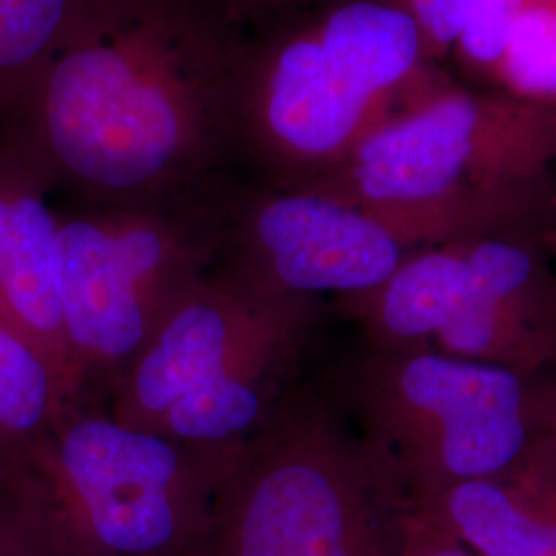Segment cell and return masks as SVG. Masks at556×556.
Masks as SVG:
<instances>
[{"mask_svg":"<svg viewBox=\"0 0 556 556\" xmlns=\"http://www.w3.org/2000/svg\"><path fill=\"white\" fill-rule=\"evenodd\" d=\"M62 402L59 379L40 351L0 324V433L41 438L56 422Z\"/></svg>","mask_w":556,"mask_h":556,"instance_id":"14","label":"cell"},{"mask_svg":"<svg viewBox=\"0 0 556 556\" xmlns=\"http://www.w3.org/2000/svg\"><path fill=\"white\" fill-rule=\"evenodd\" d=\"M227 233L233 273L295 298L365 293L392 277L413 252L369 213L293 186L252 194Z\"/></svg>","mask_w":556,"mask_h":556,"instance_id":"10","label":"cell"},{"mask_svg":"<svg viewBox=\"0 0 556 556\" xmlns=\"http://www.w3.org/2000/svg\"><path fill=\"white\" fill-rule=\"evenodd\" d=\"M544 238L514 229L420 248L379 287L338 303L369 346L538 376L556 369V268Z\"/></svg>","mask_w":556,"mask_h":556,"instance_id":"8","label":"cell"},{"mask_svg":"<svg viewBox=\"0 0 556 556\" xmlns=\"http://www.w3.org/2000/svg\"><path fill=\"white\" fill-rule=\"evenodd\" d=\"M0 556H71L40 509L21 493L0 501Z\"/></svg>","mask_w":556,"mask_h":556,"instance_id":"17","label":"cell"},{"mask_svg":"<svg viewBox=\"0 0 556 556\" xmlns=\"http://www.w3.org/2000/svg\"><path fill=\"white\" fill-rule=\"evenodd\" d=\"M542 425L556 450V369L544 371L542 381Z\"/></svg>","mask_w":556,"mask_h":556,"instance_id":"20","label":"cell"},{"mask_svg":"<svg viewBox=\"0 0 556 556\" xmlns=\"http://www.w3.org/2000/svg\"><path fill=\"white\" fill-rule=\"evenodd\" d=\"M41 181L0 149V324L31 342L73 396L59 295V225Z\"/></svg>","mask_w":556,"mask_h":556,"instance_id":"11","label":"cell"},{"mask_svg":"<svg viewBox=\"0 0 556 556\" xmlns=\"http://www.w3.org/2000/svg\"><path fill=\"white\" fill-rule=\"evenodd\" d=\"M413 509L332 397L287 392L231 459L200 556H397Z\"/></svg>","mask_w":556,"mask_h":556,"instance_id":"3","label":"cell"},{"mask_svg":"<svg viewBox=\"0 0 556 556\" xmlns=\"http://www.w3.org/2000/svg\"><path fill=\"white\" fill-rule=\"evenodd\" d=\"M553 163L556 103L466 87L435 68L344 160L291 186L357 206L415 252L480 233L548 231Z\"/></svg>","mask_w":556,"mask_h":556,"instance_id":"2","label":"cell"},{"mask_svg":"<svg viewBox=\"0 0 556 556\" xmlns=\"http://www.w3.org/2000/svg\"><path fill=\"white\" fill-rule=\"evenodd\" d=\"M544 374L367 346L328 396L390 459L413 505L509 468L540 435Z\"/></svg>","mask_w":556,"mask_h":556,"instance_id":"6","label":"cell"},{"mask_svg":"<svg viewBox=\"0 0 556 556\" xmlns=\"http://www.w3.org/2000/svg\"><path fill=\"white\" fill-rule=\"evenodd\" d=\"M236 452L80 413L41 435L23 495L71 556H200Z\"/></svg>","mask_w":556,"mask_h":556,"instance_id":"7","label":"cell"},{"mask_svg":"<svg viewBox=\"0 0 556 556\" xmlns=\"http://www.w3.org/2000/svg\"><path fill=\"white\" fill-rule=\"evenodd\" d=\"M495 91L556 103V0H523L509 23Z\"/></svg>","mask_w":556,"mask_h":556,"instance_id":"15","label":"cell"},{"mask_svg":"<svg viewBox=\"0 0 556 556\" xmlns=\"http://www.w3.org/2000/svg\"><path fill=\"white\" fill-rule=\"evenodd\" d=\"M480 556H556V450L546 429L516 462L415 507Z\"/></svg>","mask_w":556,"mask_h":556,"instance_id":"12","label":"cell"},{"mask_svg":"<svg viewBox=\"0 0 556 556\" xmlns=\"http://www.w3.org/2000/svg\"><path fill=\"white\" fill-rule=\"evenodd\" d=\"M397 556H480L447 532L433 517L413 509L404 526Z\"/></svg>","mask_w":556,"mask_h":556,"instance_id":"19","label":"cell"},{"mask_svg":"<svg viewBox=\"0 0 556 556\" xmlns=\"http://www.w3.org/2000/svg\"><path fill=\"white\" fill-rule=\"evenodd\" d=\"M319 309L233 270L200 277L119 376L112 415L190 447L238 450L289 392Z\"/></svg>","mask_w":556,"mask_h":556,"instance_id":"5","label":"cell"},{"mask_svg":"<svg viewBox=\"0 0 556 556\" xmlns=\"http://www.w3.org/2000/svg\"><path fill=\"white\" fill-rule=\"evenodd\" d=\"M243 56L197 0H80L2 149L91 206L192 194L236 147Z\"/></svg>","mask_w":556,"mask_h":556,"instance_id":"1","label":"cell"},{"mask_svg":"<svg viewBox=\"0 0 556 556\" xmlns=\"http://www.w3.org/2000/svg\"><path fill=\"white\" fill-rule=\"evenodd\" d=\"M546 248H548V252H551V256H553V262L556 264V192L555 197H553V220H551V227H548V231H546Z\"/></svg>","mask_w":556,"mask_h":556,"instance_id":"22","label":"cell"},{"mask_svg":"<svg viewBox=\"0 0 556 556\" xmlns=\"http://www.w3.org/2000/svg\"><path fill=\"white\" fill-rule=\"evenodd\" d=\"M80 0H0V119L27 93L77 15Z\"/></svg>","mask_w":556,"mask_h":556,"instance_id":"13","label":"cell"},{"mask_svg":"<svg viewBox=\"0 0 556 556\" xmlns=\"http://www.w3.org/2000/svg\"><path fill=\"white\" fill-rule=\"evenodd\" d=\"M420 29L427 56L435 64L450 56L468 0H400Z\"/></svg>","mask_w":556,"mask_h":556,"instance_id":"18","label":"cell"},{"mask_svg":"<svg viewBox=\"0 0 556 556\" xmlns=\"http://www.w3.org/2000/svg\"><path fill=\"white\" fill-rule=\"evenodd\" d=\"M435 64L400 0H342L245 48L236 147L291 186L344 160L408 100Z\"/></svg>","mask_w":556,"mask_h":556,"instance_id":"4","label":"cell"},{"mask_svg":"<svg viewBox=\"0 0 556 556\" xmlns=\"http://www.w3.org/2000/svg\"><path fill=\"white\" fill-rule=\"evenodd\" d=\"M523 0H468L450 54L475 89L495 91L505 36Z\"/></svg>","mask_w":556,"mask_h":556,"instance_id":"16","label":"cell"},{"mask_svg":"<svg viewBox=\"0 0 556 556\" xmlns=\"http://www.w3.org/2000/svg\"><path fill=\"white\" fill-rule=\"evenodd\" d=\"M220 2H225V7L238 15H258L262 11L277 9L293 0H220Z\"/></svg>","mask_w":556,"mask_h":556,"instance_id":"21","label":"cell"},{"mask_svg":"<svg viewBox=\"0 0 556 556\" xmlns=\"http://www.w3.org/2000/svg\"><path fill=\"white\" fill-rule=\"evenodd\" d=\"M186 197L91 206L60 219L59 295L73 394L93 374H118L200 277L220 241Z\"/></svg>","mask_w":556,"mask_h":556,"instance_id":"9","label":"cell"}]
</instances>
